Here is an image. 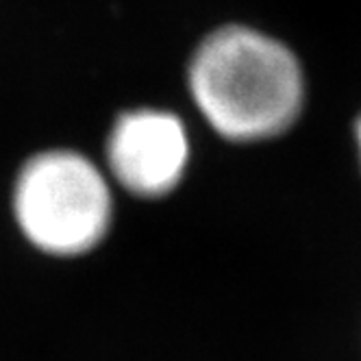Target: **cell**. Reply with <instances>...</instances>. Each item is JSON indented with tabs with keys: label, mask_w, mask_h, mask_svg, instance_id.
Here are the masks:
<instances>
[{
	"label": "cell",
	"mask_w": 361,
	"mask_h": 361,
	"mask_svg": "<svg viewBox=\"0 0 361 361\" xmlns=\"http://www.w3.org/2000/svg\"><path fill=\"white\" fill-rule=\"evenodd\" d=\"M188 85L202 118L233 142L283 133L302 105L296 57L246 27H224L204 37L192 57Z\"/></svg>",
	"instance_id": "cell-1"
},
{
	"label": "cell",
	"mask_w": 361,
	"mask_h": 361,
	"mask_svg": "<svg viewBox=\"0 0 361 361\" xmlns=\"http://www.w3.org/2000/svg\"><path fill=\"white\" fill-rule=\"evenodd\" d=\"M11 209L33 248L70 259L105 242L114 222V192L107 172L87 154L48 148L22 164Z\"/></svg>",
	"instance_id": "cell-2"
},
{
	"label": "cell",
	"mask_w": 361,
	"mask_h": 361,
	"mask_svg": "<svg viewBox=\"0 0 361 361\" xmlns=\"http://www.w3.org/2000/svg\"><path fill=\"white\" fill-rule=\"evenodd\" d=\"M190 140L180 118L161 109H133L116 118L107 146V176L140 198L170 194L185 174Z\"/></svg>",
	"instance_id": "cell-3"
},
{
	"label": "cell",
	"mask_w": 361,
	"mask_h": 361,
	"mask_svg": "<svg viewBox=\"0 0 361 361\" xmlns=\"http://www.w3.org/2000/svg\"><path fill=\"white\" fill-rule=\"evenodd\" d=\"M357 140H359V150H361V120L357 124Z\"/></svg>",
	"instance_id": "cell-4"
}]
</instances>
